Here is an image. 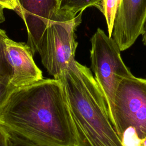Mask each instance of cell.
I'll use <instances>...</instances> for the list:
<instances>
[{"label":"cell","mask_w":146,"mask_h":146,"mask_svg":"<svg viewBox=\"0 0 146 146\" xmlns=\"http://www.w3.org/2000/svg\"><path fill=\"white\" fill-rule=\"evenodd\" d=\"M6 50L12 69L10 83L15 88L26 86L43 79L42 71L35 64L30 47L7 37Z\"/></svg>","instance_id":"cell-8"},{"label":"cell","mask_w":146,"mask_h":146,"mask_svg":"<svg viewBox=\"0 0 146 146\" xmlns=\"http://www.w3.org/2000/svg\"><path fill=\"white\" fill-rule=\"evenodd\" d=\"M15 89V88L10 83L9 79L0 77V110Z\"/></svg>","instance_id":"cell-12"},{"label":"cell","mask_w":146,"mask_h":146,"mask_svg":"<svg viewBox=\"0 0 146 146\" xmlns=\"http://www.w3.org/2000/svg\"><path fill=\"white\" fill-rule=\"evenodd\" d=\"M0 124L39 145L76 146L64 91L55 79L15 88L0 110Z\"/></svg>","instance_id":"cell-1"},{"label":"cell","mask_w":146,"mask_h":146,"mask_svg":"<svg viewBox=\"0 0 146 146\" xmlns=\"http://www.w3.org/2000/svg\"><path fill=\"white\" fill-rule=\"evenodd\" d=\"M139 146H146V137L140 143Z\"/></svg>","instance_id":"cell-17"},{"label":"cell","mask_w":146,"mask_h":146,"mask_svg":"<svg viewBox=\"0 0 146 146\" xmlns=\"http://www.w3.org/2000/svg\"><path fill=\"white\" fill-rule=\"evenodd\" d=\"M56 80L64 91L76 146H123L91 70L75 60Z\"/></svg>","instance_id":"cell-2"},{"label":"cell","mask_w":146,"mask_h":146,"mask_svg":"<svg viewBox=\"0 0 146 146\" xmlns=\"http://www.w3.org/2000/svg\"><path fill=\"white\" fill-rule=\"evenodd\" d=\"M0 146H9L8 131L0 124Z\"/></svg>","instance_id":"cell-14"},{"label":"cell","mask_w":146,"mask_h":146,"mask_svg":"<svg viewBox=\"0 0 146 146\" xmlns=\"http://www.w3.org/2000/svg\"><path fill=\"white\" fill-rule=\"evenodd\" d=\"M14 11L24 21L28 35L27 45L34 55L49 22L56 17L60 0H16Z\"/></svg>","instance_id":"cell-6"},{"label":"cell","mask_w":146,"mask_h":146,"mask_svg":"<svg viewBox=\"0 0 146 146\" xmlns=\"http://www.w3.org/2000/svg\"><path fill=\"white\" fill-rule=\"evenodd\" d=\"M121 0H102L99 8L105 17L108 30V35L112 37L114 22Z\"/></svg>","instance_id":"cell-10"},{"label":"cell","mask_w":146,"mask_h":146,"mask_svg":"<svg viewBox=\"0 0 146 146\" xmlns=\"http://www.w3.org/2000/svg\"><path fill=\"white\" fill-rule=\"evenodd\" d=\"M113 125L123 146H139L146 137V79L132 75L120 82L114 99Z\"/></svg>","instance_id":"cell-3"},{"label":"cell","mask_w":146,"mask_h":146,"mask_svg":"<svg viewBox=\"0 0 146 146\" xmlns=\"http://www.w3.org/2000/svg\"><path fill=\"white\" fill-rule=\"evenodd\" d=\"M3 7L0 5V23H2L5 21V18L3 13Z\"/></svg>","instance_id":"cell-16"},{"label":"cell","mask_w":146,"mask_h":146,"mask_svg":"<svg viewBox=\"0 0 146 146\" xmlns=\"http://www.w3.org/2000/svg\"><path fill=\"white\" fill-rule=\"evenodd\" d=\"M7 130V129H6ZM9 146H45L34 143L9 131Z\"/></svg>","instance_id":"cell-13"},{"label":"cell","mask_w":146,"mask_h":146,"mask_svg":"<svg viewBox=\"0 0 146 146\" xmlns=\"http://www.w3.org/2000/svg\"><path fill=\"white\" fill-rule=\"evenodd\" d=\"M83 12L73 15L58 11L47 26L36 51L47 72L56 79L75 60L78 42L75 31Z\"/></svg>","instance_id":"cell-4"},{"label":"cell","mask_w":146,"mask_h":146,"mask_svg":"<svg viewBox=\"0 0 146 146\" xmlns=\"http://www.w3.org/2000/svg\"><path fill=\"white\" fill-rule=\"evenodd\" d=\"M0 5L4 9L15 10L17 6V3L16 0H0Z\"/></svg>","instance_id":"cell-15"},{"label":"cell","mask_w":146,"mask_h":146,"mask_svg":"<svg viewBox=\"0 0 146 146\" xmlns=\"http://www.w3.org/2000/svg\"><path fill=\"white\" fill-rule=\"evenodd\" d=\"M102 0H60L59 10L77 15L86 9L94 6L99 8Z\"/></svg>","instance_id":"cell-9"},{"label":"cell","mask_w":146,"mask_h":146,"mask_svg":"<svg viewBox=\"0 0 146 146\" xmlns=\"http://www.w3.org/2000/svg\"><path fill=\"white\" fill-rule=\"evenodd\" d=\"M90 42L91 68L106 101L113 124L114 99L117 88L125 78L133 74L124 63L116 42L98 28Z\"/></svg>","instance_id":"cell-5"},{"label":"cell","mask_w":146,"mask_h":146,"mask_svg":"<svg viewBox=\"0 0 146 146\" xmlns=\"http://www.w3.org/2000/svg\"><path fill=\"white\" fill-rule=\"evenodd\" d=\"M7 37L6 32L0 29V77L7 78L10 80L12 69L8 60L5 42Z\"/></svg>","instance_id":"cell-11"},{"label":"cell","mask_w":146,"mask_h":146,"mask_svg":"<svg viewBox=\"0 0 146 146\" xmlns=\"http://www.w3.org/2000/svg\"><path fill=\"white\" fill-rule=\"evenodd\" d=\"M146 21V0H121L112 38L120 51L130 48L142 35Z\"/></svg>","instance_id":"cell-7"}]
</instances>
